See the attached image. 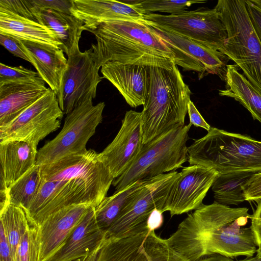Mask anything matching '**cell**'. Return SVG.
Wrapping results in <instances>:
<instances>
[{
	"label": "cell",
	"mask_w": 261,
	"mask_h": 261,
	"mask_svg": "<svg viewBox=\"0 0 261 261\" xmlns=\"http://www.w3.org/2000/svg\"><path fill=\"white\" fill-rule=\"evenodd\" d=\"M246 207L231 208L214 201L202 204L179 224L166 241L188 261L214 254L230 258L253 256L257 245Z\"/></svg>",
	"instance_id": "cell-1"
},
{
	"label": "cell",
	"mask_w": 261,
	"mask_h": 261,
	"mask_svg": "<svg viewBox=\"0 0 261 261\" xmlns=\"http://www.w3.org/2000/svg\"><path fill=\"white\" fill-rule=\"evenodd\" d=\"M37 193L25 211L31 225L39 226L51 214L73 204L96 207L114 178L92 149L40 166Z\"/></svg>",
	"instance_id": "cell-2"
},
{
	"label": "cell",
	"mask_w": 261,
	"mask_h": 261,
	"mask_svg": "<svg viewBox=\"0 0 261 261\" xmlns=\"http://www.w3.org/2000/svg\"><path fill=\"white\" fill-rule=\"evenodd\" d=\"M96 42L91 55L99 68L108 62L170 67L174 54L146 20H115L100 23L90 30Z\"/></svg>",
	"instance_id": "cell-3"
},
{
	"label": "cell",
	"mask_w": 261,
	"mask_h": 261,
	"mask_svg": "<svg viewBox=\"0 0 261 261\" xmlns=\"http://www.w3.org/2000/svg\"><path fill=\"white\" fill-rule=\"evenodd\" d=\"M192 92L177 65L150 66V83L141 112L144 145L185 125Z\"/></svg>",
	"instance_id": "cell-4"
},
{
	"label": "cell",
	"mask_w": 261,
	"mask_h": 261,
	"mask_svg": "<svg viewBox=\"0 0 261 261\" xmlns=\"http://www.w3.org/2000/svg\"><path fill=\"white\" fill-rule=\"evenodd\" d=\"M188 162L219 174L261 172V141L250 136L211 127L188 147Z\"/></svg>",
	"instance_id": "cell-5"
},
{
	"label": "cell",
	"mask_w": 261,
	"mask_h": 261,
	"mask_svg": "<svg viewBox=\"0 0 261 261\" xmlns=\"http://www.w3.org/2000/svg\"><path fill=\"white\" fill-rule=\"evenodd\" d=\"M215 8L227 32L221 52L235 63L261 93V42L249 17L245 1L219 0Z\"/></svg>",
	"instance_id": "cell-6"
},
{
	"label": "cell",
	"mask_w": 261,
	"mask_h": 261,
	"mask_svg": "<svg viewBox=\"0 0 261 261\" xmlns=\"http://www.w3.org/2000/svg\"><path fill=\"white\" fill-rule=\"evenodd\" d=\"M188 124L175 128L143 145L135 160L112 185L119 192L139 181L175 171L188 161Z\"/></svg>",
	"instance_id": "cell-7"
},
{
	"label": "cell",
	"mask_w": 261,
	"mask_h": 261,
	"mask_svg": "<svg viewBox=\"0 0 261 261\" xmlns=\"http://www.w3.org/2000/svg\"><path fill=\"white\" fill-rule=\"evenodd\" d=\"M105 103L93 105L89 99L66 115L62 130L38 150L36 165L51 163L63 158L84 153L87 142L102 121Z\"/></svg>",
	"instance_id": "cell-8"
},
{
	"label": "cell",
	"mask_w": 261,
	"mask_h": 261,
	"mask_svg": "<svg viewBox=\"0 0 261 261\" xmlns=\"http://www.w3.org/2000/svg\"><path fill=\"white\" fill-rule=\"evenodd\" d=\"M180 175L173 171L149 180L128 202L106 232V239H121L147 231V221L155 208L163 210Z\"/></svg>",
	"instance_id": "cell-9"
},
{
	"label": "cell",
	"mask_w": 261,
	"mask_h": 261,
	"mask_svg": "<svg viewBox=\"0 0 261 261\" xmlns=\"http://www.w3.org/2000/svg\"><path fill=\"white\" fill-rule=\"evenodd\" d=\"M144 19L150 24L186 37L220 52L227 38L225 27L215 8L202 7L169 15L149 13L144 14Z\"/></svg>",
	"instance_id": "cell-10"
},
{
	"label": "cell",
	"mask_w": 261,
	"mask_h": 261,
	"mask_svg": "<svg viewBox=\"0 0 261 261\" xmlns=\"http://www.w3.org/2000/svg\"><path fill=\"white\" fill-rule=\"evenodd\" d=\"M64 115L56 94L48 88L18 117L0 126V142L22 141L37 149L40 141L60 127Z\"/></svg>",
	"instance_id": "cell-11"
},
{
	"label": "cell",
	"mask_w": 261,
	"mask_h": 261,
	"mask_svg": "<svg viewBox=\"0 0 261 261\" xmlns=\"http://www.w3.org/2000/svg\"><path fill=\"white\" fill-rule=\"evenodd\" d=\"M66 68L63 73L57 96L59 106L65 115L96 95L97 87L103 79L100 68L89 48L83 52L79 46L67 55Z\"/></svg>",
	"instance_id": "cell-12"
},
{
	"label": "cell",
	"mask_w": 261,
	"mask_h": 261,
	"mask_svg": "<svg viewBox=\"0 0 261 261\" xmlns=\"http://www.w3.org/2000/svg\"><path fill=\"white\" fill-rule=\"evenodd\" d=\"M96 261H188L174 251L155 231L129 237L108 238L98 251Z\"/></svg>",
	"instance_id": "cell-13"
},
{
	"label": "cell",
	"mask_w": 261,
	"mask_h": 261,
	"mask_svg": "<svg viewBox=\"0 0 261 261\" xmlns=\"http://www.w3.org/2000/svg\"><path fill=\"white\" fill-rule=\"evenodd\" d=\"M150 25L171 48L175 56L174 64L181 66L184 71L198 72L200 79L208 74H216L222 81H225L227 63L229 60L226 55L186 37L158 26Z\"/></svg>",
	"instance_id": "cell-14"
},
{
	"label": "cell",
	"mask_w": 261,
	"mask_h": 261,
	"mask_svg": "<svg viewBox=\"0 0 261 261\" xmlns=\"http://www.w3.org/2000/svg\"><path fill=\"white\" fill-rule=\"evenodd\" d=\"M0 34L63 50L56 35L36 19L29 1L0 0Z\"/></svg>",
	"instance_id": "cell-15"
},
{
	"label": "cell",
	"mask_w": 261,
	"mask_h": 261,
	"mask_svg": "<svg viewBox=\"0 0 261 261\" xmlns=\"http://www.w3.org/2000/svg\"><path fill=\"white\" fill-rule=\"evenodd\" d=\"M141 112L125 113L117 135L100 153L98 159L108 168L114 179L130 166L142 146Z\"/></svg>",
	"instance_id": "cell-16"
},
{
	"label": "cell",
	"mask_w": 261,
	"mask_h": 261,
	"mask_svg": "<svg viewBox=\"0 0 261 261\" xmlns=\"http://www.w3.org/2000/svg\"><path fill=\"white\" fill-rule=\"evenodd\" d=\"M218 174L215 170L200 165L184 167L165 202L163 212L168 211L172 217L199 207Z\"/></svg>",
	"instance_id": "cell-17"
},
{
	"label": "cell",
	"mask_w": 261,
	"mask_h": 261,
	"mask_svg": "<svg viewBox=\"0 0 261 261\" xmlns=\"http://www.w3.org/2000/svg\"><path fill=\"white\" fill-rule=\"evenodd\" d=\"M91 206L87 204L69 205L43 220L39 226L40 261H46L63 246Z\"/></svg>",
	"instance_id": "cell-18"
},
{
	"label": "cell",
	"mask_w": 261,
	"mask_h": 261,
	"mask_svg": "<svg viewBox=\"0 0 261 261\" xmlns=\"http://www.w3.org/2000/svg\"><path fill=\"white\" fill-rule=\"evenodd\" d=\"M101 68L103 77L118 90L130 107L144 105L150 87V66L110 61Z\"/></svg>",
	"instance_id": "cell-19"
},
{
	"label": "cell",
	"mask_w": 261,
	"mask_h": 261,
	"mask_svg": "<svg viewBox=\"0 0 261 261\" xmlns=\"http://www.w3.org/2000/svg\"><path fill=\"white\" fill-rule=\"evenodd\" d=\"M70 12L89 31L100 23L115 20L145 21L144 14L134 3L116 1L71 0Z\"/></svg>",
	"instance_id": "cell-20"
},
{
	"label": "cell",
	"mask_w": 261,
	"mask_h": 261,
	"mask_svg": "<svg viewBox=\"0 0 261 261\" xmlns=\"http://www.w3.org/2000/svg\"><path fill=\"white\" fill-rule=\"evenodd\" d=\"M106 239V233L97 223L95 207L91 206L63 246L46 261H71L87 257Z\"/></svg>",
	"instance_id": "cell-21"
},
{
	"label": "cell",
	"mask_w": 261,
	"mask_h": 261,
	"mask_svg": "<svg viewBox=\"0 0 261 261\" xmlns=\"http://www.w3.org/2000/svg\"><path fill=\"white\" fill-rule=\"evenodd\" d=\"M43 80L0 83V126L6 125L42 97L48 88Z\"/></svg>",
	"instance_id": "cell-22"
},
{
	"label": "cell",
	"mask_w": 261,
	"mask_h": 261,
	"mask_svg": "<svg viewBox=\"0 0 261 261\" xmlns=\"http://www.w3.org/2000/svg\"><path fill=\"white\" fill-rule=\"evenodd\" d=\"M37 152L22 141L0 142L1 192H5L36 164Z\"/></svg>",
	"instance_id": "cell-23"
},
{
	"label": "cell",
	"mask_w": 261,
	"mask_h": 261,
	"mask_svg": "<svg viewBox=\"0 0 261 261\" xmlns=\"http://www.w3.org/2000/svg\"><path fill=\"white\" fill-rule=\"evenodd\" d=\"M20 41L31 63L57 95L67 63L64 51L50 45L21 39Z\"/></svg>",
	"instance_id": "cell-24"
},
{
	"label": "cell",
	"mask_w": 261,
	"mask_h": 261,
	"mask_svg": "<svg viewBox=\"0 0 261 261\" xmlns=\"http://www.w3.org/2000/svg\"><path fill=\"white\" fill-rule=\"evenodd\" d=\"M31 10L39 22L50 29L62 45L63 51L67 55L75 47L83 30V23L71 13L52 9H41L33 6L29 0Z\"/></svg>",
	"instance_id": "cell-25"
},
{
	"label": "cell",
	"mask_w": 261,
	"mask_h": 261,
	"mask_svg": "<svg viewBox=\"0 0 261 261\" xmlns=\"http://www.w3.org/2000/svg\"><path fill=\"white\" fill-rule=\"evenodd\" d=\"M225 82V89L219 90V95L234 98L261 123V93L238 71L236 65H227Z\"/></svg>",
	"instance_id": "cell-26"
},
{
	"label": "cell",
	"mask_w": 261,
	"mask_h": 261,
	"mask_svg": "<svg viewBox=\"0 0 261 261\" xmlns=\"http://www.w3.org/2000/svg\"><path fill=\"white\" fill-rule=\"evenodd\" d=\"M239 171L219 174L212 186L215 201L224 205H238L245 200L242 186L255 173Z\"/></svg>",
	"instance_id": "cell-27"
},
{
	"label": "cell",
	"mask_w": 261,
	"mask_h": 261,
	"mask_svg": "<svg viewBox=\"0 0 261 261\" xmlns=\"http://www.w3.org/2000/svg\"><path fill=\"white\" fill-rule=\"evenodd\" d=\"M148 180L137 181L103 198L95 207L96 220L100 229L106 232L124 207Z\"/></svg>",
	"instance_id": "cell-28"
},
{
	"label": "cell",
	"mask_w": 261,
	"mask_h": 261,
	"mask_svg": "<svg viewBox=\"0 0 261 261\" xmlns=\"http://www.w3.org/2000/svg\"><path fill=\"white\" fill-rule=\"evenodd\" d=\"M40 166L35 165L4 192H1V203H8L25 211L35 197L41 182Z\"/></svg>",
	"instance_id": "cell-29"
},
{
	"label": "cell",
	"mask_w": 261,
	"mask_h": 261,
	"mask_svg": "<svg viewBox=\"0 0 261 261\" xmlns=\"http://www.w3.org/2000/svg\"><path fill=\"white\" fill-rule=\"evenodd\" d=\"M0 222L6 235L14 261L19 242L30 226L29 220L22 208L5 202L1 203Z\"/></svg>",
	"instance_id": "cell-30"
},
{
	"label": "cell",
	"mask_w": 261,
	"mask_h": 261,
	"mask_svg": "<svg viewBox=\"0 0 261 261\" xmlns=\"http://www.w3.org/2000/svg\"><path fill=\"white\" fill-rule=\"evenodd\" d=\"M39 227L30 225L18 245L14 261H40Z\"/></svg>",
	"instance_id": "cell-31"
},
{
	"label": "cell",
	"mask_w": 261,
	"mask_h": 261,
	"mask_svg": "<svg viewBox=\"0 0 261 261\" xmlns=\"http://www.w3.org/2000/svg\"><path fill=\"white\" fill-rule=\"evenodd\" d=\"M206 1L144 0L132 2L144 14L155 12L173 14L186 10L193 4L206 3Z\"/></svg>",
	"instance_id": "cell-32"
},
{
	"label": "cell",
	"mask_w": 261,
	"mask_h": 261,
	"mask_svg": "<svg viewBox=\"0 0 261 261\" xmlns=\"http://www.w3.org/2000/svg\"><path fill=\"white\" fill-rule=\"evenodd\" d=\"M43 80L37 72L22 66H10L0 63V83H29Z\"/></svg>",
	"instance_id": "cell-33"
},
{
	"label": "cell",
	"mask_w": 261,
	"mask_h": 261,
	"mask_svg": "<svg viewBox=\"0 0 261 261\" xmlns=\"http://www.w3.org/2000/svg\"><path fill=\"white\" fill-rule=\"evenodd\" d=\"M0 43L14 56L31 63L19 39L11 35L0 34Z\"/></svg>",
	"instance_id": "cell-34"
},
{
	"label": "cell",
	"mask_w": 261,
	"mask_h": 261,
	"mask_svg": "<svg viewBox=\"0 0 261 261\" xmlns=\"http://www.w3.org/2000/svg\"><path fill=\"white\" fill-rule=\"evenodd\" d=\"M246 201L261 200V172L254 174L243 186Z\"/></svg>",
	"instance_id": "cell-35"
},
{
	"label": "cell",
	"mask_w": 261,
	"mask_h": 261,
	"mask_svg": "<svg viewBox=\"0 0 261 261\" xmlns=\"http://www.w3.org/2000/svg\"><path fill=\"white\" fill-rule=\"evenodd\" d=\"M30 2L33 6L39 9H52L71 13L70 12L71 0H30Z\"/></svg>",
	"instance_id": "cell-36"
},
{
	"label": "cell",
	"mask_w": 261,
	"mask_h": 261,
	"mask_svg": "<svg viewBox=\"0 0 261 261\" xmlns=\"http://www.w3.org/2000/svg\"><path fill=\"white\" fill-rule=\"evenodd\" d=\"M257 205L251 215V227L254 233L256 245L261 249V200L256 201Z\"/></svg>",
	"instance_id": "cell-37"
},
{
	"label": "cell",
	"mask_w": 261,
	"mask_h": 261,
	"mask_svg": "<svg viewBox=\"0 0 261 261\" xmlns=\"http://www.w3.org/2000/svg\"><path fill=\"white\" fill-rule=\"evenodd\" d=\"M187 113H188L190 123L196 127H202L207 132L212 127L204 119L202 115L198 111L194 103L190 100L187 106Z\"/></svg>",
	"instance_id": "cell-38"
},
{
	"label": "cell",
	"mask_w": 261,
	"mask_h": 261,
	"mask_svg": "<svg viewBox=\"0 0 261 261\" xmlns=\"http://www.w3.org/2000/svg\"><path fill=\"white\" fill-rule=\"evenodd\" d=\"M245 3L252 25L261 42V9L250 1H245Z\"/></svg>",
	"instance_id": "cell-39"
},
{
	"label": "cell",
	"mask_w": 261,
	"mask_h": 261,
	"mask_svg": "<svg viewBox=\"0 0 261 261\" xmlns=\"http://www.w3.org/2000/svg\"><path fill=\"white\" fill-rule=\"evenodd\" d=\"M163 223V213L157 208L154 209L150 214L147 221V228L153 231L160 228Z\"/></svg>",
	"instance_id": "cell-40"
},
{
	"label": "cell",
	"mask_w": 261,
	"mask_h": 261,
	"mask_svg": "<svg viewBox=\"0 0 261 261\" xmlns=\"http://www.w3.org/2000/svg\"><path fill=\"white\" fill-rule=\"evenodd\" d=\"M102 245L94 251L92 253L85 257L84 261H96V258L99 250Z\"/></svg>",
	"instance_id": "cell-41"
},
{
	"label": "cell",
	"mask_w": 261,
	"mask_h": 261,
	"mask_svg": "<svg viewBox=\"0 0 261 261\" xmlns=\"http://www.w3.org/2000/svg\"><path fill=\"white\" fill-rule=\"evenodd\" d=\"M239 261H261V258L257 256L256 255L254 257H248L244 259L240 260Z\"/></svg>",
	"instance_id": "cell-42"
},
{
	"label": "cell",
	"mask_w": 261,
	"mask_h": 261,
	"mask_svg": "<svg viewBox=\"0 0 261 261\" xmlns=\"http://www.w3.org/2000/svg\"><path fill=\"white\" fill-rule=\"evenodd\" d=\"M251 2L261 9V0H251Z\"/></svg>",
	"instance_id": "cell-43"
},
{
	"label": "cell",
	"mask_w": 261,
	"mask_h": 261,
	"mask_svg": "<svg viewBox=\"0 0 261 261\" xmlns=\"http://www.w3.org/2000/svg\"><path fill=\"white\" fill-rule=\"evenodd\" d=\"M256 256L261 258V249L257 248Z\"/></svg>",
	"instance_id": "cell-44"
},
{
	"label": "cell",
	"mask_w": 261,
	"mask_h": 261,
	"mask_svg": "<svg viewBox=\"0 0 261 261\" xmlns=\"http://www.w3.org/2000/svg\"><path fill=\"white\" fill-rule=\"evenodd\" d=\"M85 257H81L71 261H84Z\"/></svg>",
	"instance_id": "cell-45"
}]
</instances>
